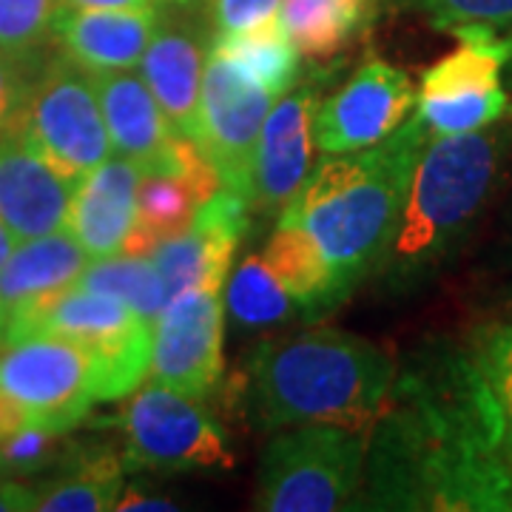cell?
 I'll return each mask as SVG.
<instances>
[{
	"label": "cell",
	"instance_id": "obj_19",
	"mask_svg": "<svg viewBox=\"0 0 512 512\" xmlns=\"http://www.w3.org/2000/svg\"><path fill=\"white\" fill-rule=\"evenodd\" d=\"M208 40L211 35L194 23H171L163 18L137 66L168 123L191 140L197 128Z\"/></svg>",
	"mask_w": 512,
	"mask_h": 512
},
{
	"label": "cell",
	"instance_id": "obj_22",
	"mask_svg": "<svg viewBox=\"0 0 512 512\" xmlns=\"http://www.w3.org/2000/svg\"><path fill=\"white\" fill-rule=\"evenodd\" d=\"M237 245V237L191 220L185 231L163 239L148 256L163 276L165 296L171 302L174 296L197 288L222 291Z\"/></svg>",
	"mask_w": 512,
	"mask_h": 512
},
{
	"label": "cell",
	"instance_id": "obj_26",
	"mask_svg": "<svg viewBox=\"0 0 512 512\" xmlns=\"http://www.w3.org/2000/svg\"><path fill=\"white\" fill-rule=\"evenodd\" d=\"M197 188L177 174H151L140 180L137 211L123 254L148 256L163 239L185 231L200 205Z\"/></svg>",
	"mask_w": 512,
	"mask_h": 512
},
{
	"label": "cell",
	"instance_id": "obj_3",
	"mask_svg": "<svg viewBox=\"0 0 512 512\" xmlns=\"http://www.w3.org/2000/svg\"><path fill=\"white\" fill-rule=\"evenodd\" d=\"M396 362L348 330L259 345L248 362V413L259 430L328 421L373 436L396 387Z\"/></svg>",
	"mask_w": 512,
	"mask_h": 512
},
{
	"label": "cell",
	"instance_id": "obj_17",
	"mask_svg": "<svg viewBox=\"0 0 512 512\" xmlns=\"http://www.w3.org/2000/svg\"><path fill=\"white\" fill-rule=\"evenodd\" d=\"M74 183L46 163L20 134L0 140V222L23 239L66 228Z\"/></svg>",
	"mask_w": 512,
	"mask_h": 512
},
{
	"label": "cell",
	"instance_id": "obj_31",
	"mask_svg": "<svg viewBox=\"0 0 512 512\" xmlns=\"http://www.w3.org/2000/svg\"><path fill=\"white\" fill-rule=\"evenodd\" d=\"M63 433L43 427V424H26L9 439L0 441V478H26L35 476L37 470L49 467L60 456Z\"/></svg>",
	"mask_w": 512,
	"mask_h": 512
},
{
	"label": "cell",
	"instance_id": "obj_35",
	"mask_svg": "<svg viewBox=\"0 0 512 512\" xmlns=\"http://www.w3.org/2000/svg\"><path fill=\"white\" fill-rule=\"evenodd\" d=\"M114 510H177V504L171 501V498H165V495H154L146 493V490H140V487H123V493L117 498V507Z\"/></svg>",
	"mask_w": 512,
	"mask_h": 512
},
{
	"label": "cell",
	"instance_id": "obj_42",
	"mask_svg": "<svg viewBox=\"0 0 512 512\" xmlns=\"http://www.w3.org/2000/svg\"><path fill=\"white\" fill-rule=\"evenodd\" d=\"M163 6H183V9H191L194 6V0H160Z\"/></svg>",
	"mask_w": 512,
	"mask_h": 512
},
{
	"label": "cell",
	"instance_id": "obj_41",
	"mask_svg": "<svg viewBox=\"0 0 512 512\" xmlns=\"http://www.w3.org/2000/svg\"><path fill=\"white\" fill-rule=\"evenodd\" d=\"M507 40H510V49H512V32L507 35ZM504 74H507V80H504V83H507V92H510L512 97V55H510V63H507V69H504Z\"/></svg>",
	"mask_w": 512,
	"mask_h": 512
},
{
	"label": "cell",
	"instance_id": "obj_10",
	"mask_svg": "<svg viewBox=\"0 0 512 512\" xmlns=\"http://www.w3.org/2000/svg\"><path fill=\"white\" fill-rule=\"evenodd\" d=\"M126 470H228L234 456L217 419L200 399L165 384H140L120 416Z\"/></svg>",
	"mask_w": 512,
	"mask_h": 512
},
{
	"label": "cell",
	"instance_id": "obj_43",
	"mask_svg": "<svg viewBox=\"0 0 512 512\" xmlns=\"http://www.w3.org/2000/svg\"><path fill=\"white\" fill-rule=\"evenodd\" d=\"M194 6H205V0H194Z\"/></svg>",
	"mask_w": 512,
	"mask_h": 512
},
{
	"label": "cell",
	"instance_id": "obj_18",
	"mask_svg": "<svg viewBox=\"0 0 512 512\" xmlns=\"http://www.w3.org/2000/svg\"><path fill=\"white\" fill-rule=\"evenodd\" d=\"M140 180V168L120 154L109 157L106 163L92 168L83 180H77L66 231L92 259L123 254L128 231L134 225Z\"/></svg>",
	"mask_w": 512,
	"mask_h": 512
},
{
	"label": "cell",
	"instance_id": "obj_16",
	"mask_svg": "<svg viewBox=\"0 0 512 512\" xmlns=\"http://www.w3.org/2000/svg\"><path fill=\"white\" fill-rule=\"evenodd\" d=\"M163 23V9H69L60 6L55 46L89 74L137 69Z\"/></svg>",
	"mask_w": 512,
	"mask_h": 512
},
{
	"label": "cell",
	"instance_id": "obj_44",
	"mask_svg": "<svg viewBox=\"0 0 512 512\" xmlns=\"http://www.w3.org/2000/svg\"><path fill=\"white\" fill-rule=\"evenodd\" d=\"M510 256H512V245H510Z\"/></svg>",
	"mask_w": 512,
	"mask_h": 512
},
{
	"label": "cell",
	"instance_id": "obj_29",
	"mask_svg": "<svg viewBox=\"0 0 512 512\" xmlns=\"http://www.w3.org/2000/svg\"><path fill=\"white\" fill-rule=\"evenodd\" d=\"M60 0H0V55L20 69L43 66L46 49L55 43Z\"/></svg>",
	"mask_w": 512,
	"mask_h": 512
},
{
	"label": "cell",
	"instance_id": "obj_20",
	"mask_svg": "<svg viewBox=\"0 0 512 512\" xmlns=\"http://www.w3.org/2000/svg\"><path fill=\"white\" fill-rule=\"evenodd\" d=\"M89 262L92 256L66 228L18 242L0 265V316L74 285Z\"/></svg>",
	"mask_w": 512,
	"mask_h": 512
},
{
	"label": "cell",
	"instance_id": "obj_23",
	"mask_svg": "<svg viewBox=\"0 0 512 512\" xmlns=\"http://www.w3.org/2000/svg\"><path fill=\"white\" fill-rule=\"evenodd\" d=\"M379 18L365 0H282L279 23L299 55L333 57Z\"/></svg>",
	"mask_w": 512,
	"mask_h": 512
},
{
	"label": "cell",
	"instance_id": "obj_7",
	"mask_svg": "<svg viewBox=\"0 0 512 512\" xmlns=\"http://www.w3.org/2000/svg\"><path fill=\"white\" fill-rule=\"evenodd\" d=\"M18 134L74 185L114 157L92 74L63 55L46 60L32 80Z\"/></svg>",
	"mask_w": 512,
	"mask_h": 512
},
{
	"label": "cell",
	"instance_id": "obj_13",
	"mask_svg": "<svg viewBox=\"0 0 512 512\" xmlns=\"http://www.w3.org/2000/svg\"><path fill=\"white\" fill-rule=\"evenodd\" d=\"M413 103L410 77L382 57H367L328 100H319L313 143L325 157L376 146L410 117Z\"/></svg>",
	"mask_w": 512,
	"mask_h": 512
},
{
	"label": "cell",
	"instance_id": "obj_21",
	"mask_svg": "<svg viewBox=\"0 0 512 512\" xmlns=\"http://www.w3.org/2000/svg\"><path fill=\"white\" fill-rule=\"evenodd\" d=\"M262 262L302 313L319 316L342 305L328 259L302 225L276 222V231L262 251Z\"/></svg>",
	"mask_w": 512,
	"mask_h": 512
},
{
	"label": "cell",
	"instance_id": "obj_14",
	"mask_svg": "<svg viewBox=\"0 0 512 512\" xmlns=\"http://www.w3.org/2000/svg\"><path fill=\"white\" fill-rule=\"evenodd\" d=\"M328 77V72L313 69L308 80L276 97L262 123L254 165V208L265 214H279L308 180L313 114Z\"/></svg>",
	"mask_w": 512,
	"mask_h": 512
},
{
	"label": "cell",
	"instance_id": "obj_15",
	"mask_svg": "<svg viewBox=\"0 0 512 512\" xmlns=\"http://www.w3.org/2000/svg\"><path fill=\"white\" fill-rule=\"evenodd\" d=\"M92 80L114 154L131 160L143 177L151 174L183 177L185 151L194 140L183 137L168 123L146 80L134 69L92 74Z\"/></svg>",
	"mask_w": 512,
	"mask_h": 512
},
{
	"label": "cell",
	"instance_id": "obj_32",
	"mask_svg": "<svg viewBox=\"0 0 512 512\" xmlns=\"http://www.w3.org/2000/svg\"><path fill=\"white\" fill-rule=\"evenodd\" d=\"M427 12L439 29H512V0H407Z\"/></svg>",
	"mask_w": 512,
	"mask_h": 512
},
{
	"label": "cell",
	"instance_id": "obj_9",
	"mask_svg": "<svg viewBox=\"0 0 512 512\" xmlns=\"http://www.w3.org/2000/svg\"><path fill=\"white\" fill-rule=\"evenodd\" d=\"M0 393L32 424L69 433L97 402V367L72 339L26 333L0 345Z\"/></svg>",
	"mask_w": 512,
	"mask_h": 512
},
{
	"label": "cell",
	"instance_id": "obj_36",
	"mask_svg": "<svg viewBox=\"0 0 512 512\" xmlns=\"http://www.w3.org/2000/svg\"><path fill=\"white\" fill-rule=\"evenodd\" d=\"M35 510V490L18 478H0V512Z\"/></svg>",
	"mask_w": 512,
	"mask_h": 512
},
{
	"label": "cell",
	"instance_id": "obj_1",
	"mask_svg": "<svg viewBox=\"0 0 512 512\" xmlns=\"http://www.w3.org/2000/svg\"><path fill=\"white\" fill-rule=\"evenodd\" d=\"M356 510H512V467L467 350L396 376Z\"/></svg>",
	"mask_w": 512,
	"mask_h": 512
},
{
	"label": "cell",
	"instance_id": "obj_12",
	"mask_svg": "<svg viewBox=\"0 0 512 512\" xmlns=\"http://www.w3.org/2000/svg\"><path fill=\"white\" fill-rule=\"evenodd\" d=\"M222 333L220 291L197 288L174 296L151 322V382L205 402L222 379Z\"/></svg>",
	"mask_w": 512,
	"mask_h": 512
},
{
	"label": "cell",
	"instance_id": "obj_30",
	"mask_svg": "<svg viewBox=\"0 0 512 512\" xmlns=\"http://www.w3.org/2000/svg\"><path fill=\"white\" fill-rule=\"evenodd\" d=\"M228 311L245 328H262L285 322L291 316L293 299L268 271L262 256H245L228 282Z\"/></svg>",
	"mask_w": 512,
	"mask_h": 512
},
{
	"label": "cell",
	"instance_id": "obj_5",
	"mask_svg": "<svg viewBox=\"0 0 512 512\" xmlns=\"http://www.w3.org/2000/svg\"><path fill=\"white\" fill-rule=\"evenodd\" d=\"M367 447V433L328 421L274 430L259 464L254 510H356L365 484Z\"/></svg>",
	"mask_w": 512,
	"mask_h": 512
},
{
	"label": "cell",
	"instance_id": "obj_24",
	"mask_svg": "<svg viewBox=\"0 0 512 512\" xmlns=\"http://www.w3.org/2000/svg\"><path fill=\"white\" fill-rule=\"evenodd\" d=\"M126 461L111 447H97L69 461L63 476L35 490L40 512H106L117 507L126 484Z\"/></svg>",
	"mask_w": 512,
	"mask_h": 512
},
{
	"label": "cell",
	"instance_id": "obj_33",
	"mask_svg": "<svg viewBox=\"0 0 512 512\" xmlns=\"http://www.w3.org/2000/svg\"><path fill=\"white\" fill-rule=\"evenodd\" d=\"M279 3L282 0H205L211 35H234L274 23Z\"/></svg>",
	"mask_w": 512,
	"mask_h": 512
},
{
	"label": "cell",
	"instance_id": "obj_38",
	"mask_svg": "<svg viewBox=\"0 0 512 512\" xmlns=\"http://www.w3.org/2000/svg\"><path fill=\"white\" fill-rule=\"evenodd\" d=\"M26 424H32L26 419V413L9 396L0 393V441L9 439L12 433H18L20 427H26Z\"/></svg>",
	"mask_w": 512,
	"mask_h": 512
},
{
	"label": "cell",
	"instance_id": "obj_34",
	"mask_svg": "<svg viewBox=\"0 0 512 512\" xmlns=\"http://www.w3.org/2000/svg\"><path fill=\"white\" fill-rule=\"evenodd\" d=\"M29 86H32V80L26 77V69H20L15 60L0 55V140L20 131L26 100H29Z\"/></svg>",
	"mask_w": 512,
	"mask_h": 512
},
{
	"label": "cell",
	"instance_id": "obj_8",
	"mask_svg": "<svg viewBox=\"0 0 512 512\" xmlns=\"http://www.w3.org/2000/svg\"><path fill=\"white\" fill-rule=\"evenodd\" d=\"M458 46L424 69L416 114L436 137L470 134L512 117V97L504 83L510 40L493 29H456Z\"/></svg>",
	"mask_w": 512,
	"mask_h": 512
},
{
	"label": "cell",
	"instance_id": "obj_40",
	"mask_svg": "<svg viewBox=\"0 0 512 512\" xmlns=\"http://www.w3.org/2000/svg\"><path fill=\"white\" fill-rule=\"evenodd\" d=\"M367 6L379 15L382 9H390V6H402V3H407V0H365Z\"/></svg>",
	"mask_w": 512,
	"mask_h": 512
},
{
	"label": "cell",
	"instance_id": "obj_6",
	"mask_svg": "<svg viewBox=\"0 0 512 512\" xmlns=\"http://www.w3.org/2000/svg\"><path fill=\"white\" fill-rule=\"evenodd\" d=\"M26 333H55L89 350L97 367V402L126 399L148 376L151 322L106 293L69 285L0 316V345Z\"/></svg>",
	"mask_w": 512,
	"mask_h": 512
},
{
	"label": "cell",
	"instance_id": "obj_11",
	"mask_svg": "<svg viewBox=\"0 0 512 512\" xmlns=\"http://www.w3.org/2000/svg\"><path fill=\"white\" fill-rule=\"evenodd\" d=\"M276 94L259 89L208 46L194 143L214 165L225 188L254 208V165L259 131L274 109Z\"/></svg>",
	"mask_w": 512,
	"mask_h": 512
},
{
	"label": "cell",
	"instance_id": "obj_25",
	"mask_svg": "<svg viewBox=\"0 0 512 512\" xmlns=\"http://www.w3.org/2000/svg\"><path fill=\"white\" fill-rule=\"evenodd\" d=\"M208 46L225 57L245 80H251L259 89L276 97L293 89L299 77V49L285 35L279 18L248 32L211 35Z\"/></svg>",
	"mask_w": 512,
	"mask_h": 512
},
{
	"label": "cell",
	"instance_id": "obj_4",
	"mask_svg": "<svg viewBox=\"0 0 512 512\" xmlns=\"http://www.w3.org/2000/svg\"><path fill=\"white\" fill-rule=\"evenodd\" d=\"M512 146V120L436 137L413 165L402 217L379 271L393 288H413L433 276L467 237L501 174Z\"/></svg>",
	"mask_w": 512,
	"mask_h": 512
},
{
	"label": "cell",
	"instance_id": "obj_39",
	"mask_svg": "<svg viewBox=\"0 0 512 512\" xmlns=\"http://www.w3.org/2000/svg\"><path fill=\"white\" fill-rule=\"evenodd\" d=\"M15 245H18V239H15V234L0 222V265L9 259V254L15 251Z\"/></svg>",
	"mask_w": 512,
	"mask_h": 512
},
{
	"label": "cell",
	"instance_id": "obj_27",
	"mask_svg": "<svg viewBox=\"0 0 512 512\" xmlns=\"http://www.w3.org/2000/svg\"><path fill=\"white\" fill-rule=\"evenodd\" d=\"M74 285L120 299L146 322H154L168 305L163 276L151 262V256L120 254L109 259H92Z\"/></svg>",
	"mask_w": 512,
	"mask_h": 512
},
{
	"label": "cell",
	"instance_id": "obj_2",
	"mask_svg": "<svg viewBox=\"0 0 512 512\" xmlns=\"http://www.w3.org/2000/svg\"><path fill=\"white\" fill-rule=\"evenodd\" d=\"M427 137L424 120L413 114L382 143L325 160L279 211V220L302 225L316 239L342 302L379 271Z\"/></svg>",
	"mask_w": 512,
	"mask_h": 512
},
{
	"label": "cell",
	"instance_id": "obj_37",
	"mask_svg": "<svg viewBox=\"0 0 512 512\" xmlns=\"http://www.w3.org/2000/svg\"><path fill=\"white\" fill-rule=\"evenodd\" d=\"M69 9H163L160 0H60Z\"/></svg>",
	"mask_w": 512,
	"mask_h": 512
},
{
	"label": "cell",
	"instance_id": "obj_28",
	"mask_svg": "<svg viewBox=\"0 0 512 512\" xmlns=\"http://www.w3.org/2000/svg\"><path fill=\"white\" fill-rule=\"evenodd\" d=\"M464 350L493 410L504 456L512 467V322L484 325Z\"/></svg>",
	"mask_w": 512,
	"mask_h": 512
}]
</instances>
